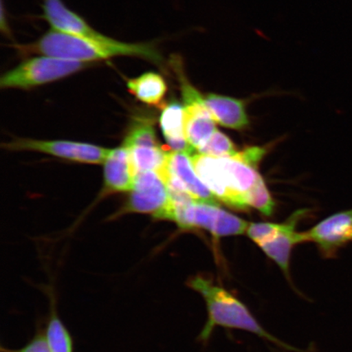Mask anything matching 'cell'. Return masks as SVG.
<instances>
[{
	"mask_svg": "<svg viewBox=\"0 0 352 352\" xmlns=\"http://www.w3.org/2000/svg\"><path fill=\"white\" fill-rule=\"evenodd\" d=\"M186 285L189 289L199 294L206 303L208 319L197 337V340L201 343L206 344L209 342L215 329L224 328L242 330L274 343L280 349L302 352L268 332L248 306L213 277L197 274L189 277Z\"/></svg>",
	"mask_w": 352,
	"mask_h": 352,
	"instance_id": "cell-1",
	"label": "cell"
},
{
	"mask_svg": "<svg viewBox=\"0 0 352 352\" xmlns=\"http://www.w3.org/2000/svg\"><path fill=\"white\" fill-rule=\"evenodd\" d=\"M28 54L57 57L65 60L94 63L116 56L139 57L162 66L164 59L152 43H123L104 36L91 38L76 36L51 30L29 45L19 46Z\"/></svg>",
	"mask_w": 352,
	"mask_h": 352,
	"instance_id": "cell-2",
	"label": "cell"
},
{
	"mask_svg": "<svg viewBox=\"0 0 352 352\" xmlns=\"http://www.w3.org/2000/svg\"><path fill=\"white\" fill-rule=\"evenodd\" d=\"M171 201L173 206L171 221L177 223L182 230L201 228L214 236H227L243 234L249 227L245 220L219 208L218 206L202 204L191 197L171 199Z\"/></svg>",
	"mask_w": 352,
	"mask_h": 352,
	"instance_id": "cell-3",
	"label": "cell"
},
{
	"mask_svg": "<svg viewBox=\"0 0 352 352\" xmlns=\"http://www.w3.org/2000/svg\"><path fill=\"white\" fill-rule=\"evenodd\" d=\"M94 63L42 56L25 60L0 78V87L30 89L72 76Z\"/></svg>",
	"mask_w": 352,
	"mask_h": 352,
	"instance_id": "cell-4",
	"label": "cell"
},
{
	"mask_svg": "<svg viewBox=\"0 0 352 352\" xmlns=\"http://www.w3.org/2000/svg\"><path fill=\"white\" fill-rule=\"evenodd\" d=\"M151 214L157 219H173V206L164 178L153 170L135 176L129 201L120 214Z\"/></svg>",
	"mask_w": 352,
	"mask_h": 352,
	"instance_id": "cell-5",
	"label": "cell"
},
{
	"mask_svg": "<svg viewBox=\"0 0 352 352\" xmlns=\"http://www.w3.org/2000/svg\"><path fill=\"white\" fill-rule=\"evenodd\" d=\"M6 147L10 151L41 152L63 160L89 164H103L110 151V149L96 145L67 140L16 139L7 144Z\"/></svg>",
	"mask_w": 352,
	"mask_h": 352,
	"instance_id": "cell-6",
	"label": "cell"
},
{
	"mask_svg": "<svg viewBox=\"0 0 352 352\" xmlns=\"http://www.w3.org/2000/svg\"><path fill=\"white\" fill-rule=\"evenodd\" d=\"M305 233L306 241L318 245L325 258H334L345 246L352 243V208L328 217Z\"/></svg>",
	"mask_w": 352,
	"mask_h": 352,
	"instance_id": "cell-7",
	"label": "cell"
},
{
	"mask_svg": "<svg viewBox=\"0 0 352 352\" xmlns=\"http://www.w3.org/2000/svg\"><path fill=\"white\" fill-rule=\"evenodd\" d=\"M188 155L183 152L170 153L164 176L166 184L183 188L196 201L219 206L217 197L197 175Z\"/></svg>",
	"mask_w": 352,
	"mask_h": 352,
	"instance_id": "cell-8",
	"label": "cell"
},
{
	"mask_svg": "<svg viewBox=\"0 0 352 352\" xmlns=\"http://www.w3.org/2000/svg\"><path fill=\"white\" fill-rule=\"evenodd\" d=\"M43 19L57 32L91 38L104 36L77 13L69 10L61 0H43Z\"/></svg>",
	"mask_w": 352,
	"mask_h": 352,
	"instance_id": "cell-9",
	"label": "cell"
},
{
	"mask_svg": "<svg viewBox=\"0 0 352 352\" xmlns=\"http://www.w3.org/2000/svg\"><path fill=\"white\" fill-rule=\"evenodd\" d=\"M302 212L303 211H298L294 214L292 219L286 223L284 230L274 239L258 245L267 256L276 263L285 278L292 285L293 280L290 275V257L292 250L294 245L306 241L305 233L296 232V224Z\"/></svg>",
	"mask_w": 352,
	"mask_h": 352,
	"instance_id": "cell-10",
	"label": "cell"
},
{
	"mask_svg": "<svg viewBox=\"0 0 352 352\" xmlns=\"http://www.w3.org/2000/svg\"><path fill=\"white\" fill-rule=\"evenodd\" d=\"M104 164V192H131L134 186L135 173L129 149L124 144L110 149Z\"/></svg>",
	"mask_w": 352,
	"mask_h": 352,
	"instance_id": "cell-11",
	"label": "cell"
},
{
	"mask_svg": "<svg viewBox=\"0 0 352 352\" xmlns=\"http://www.w3.org/2000/svg\"><path fill=\"white\" fill-rule=\"evenodd\" d=\"M204 104L214 120L220 125L236 130L243 129L248 125L243 100L210 94L204 96Z\"/></svg>",
	"mask_w": 352,
	"mask_h": 352,
	"instance_id": "cell-12",
	"label": "cell"
},
{
	"mask_svg": "<svg viewBox=\"0 0 352 352\" xmlns=\"http://www.w3.org/2000/svg\"><path fill=\"white\" fill-rule=\"evenodd\" d=\"M162 133L174 152L190 154L195 151L188 144L184 133V107L177 101L165 105L160 116Z\"/></svg>",
	"mask_w": 352,
	"mask_h": 352,
	"instance_id": "cell-13",
	"label": "cell"
},
{
	"mask_svg": "<svg viewBox=\"0 0 352 352\" xmlns=\"http://www.w3.org/2000/svg\"><path fill=\"white\" fill-rule=\"evenodd\" d=\"M191 161L196 173L214 196L232 206V198L218 157L196 153L191 156Z\"/></svg>",
	"mask_w": 352,
	"mask_h": 352,
	"instance_id": "cell-14",
	"label": "cell"
},
{
	"mask_svg": "<svg viewBox=\"0 0 352 352\" xmlns=\"http://www.w3.org/2000/svg\"><path fill=\"white\" fill-rule=\"evenodd\" d=\"M50 298V314H48L44 333L51 352H74V340L67 328L60 318L56 309L54 289L44 287Z\"/></svg>",
	"mask_w": 352,
	"mask_h": 352,
	"instance_id": "cell-15",
	"label": "cell"
},
{
	"mask_svg": "<svg viewBox=\"0 0 352 352\" xmlns=\"http://www.w3.org/2000/svg\"><path fill=\"white\" fill-rule=\"evenodd\" d=\"M127 90L142 103L158 105L162 103L167 92V85L164 77L155 72H146L126 81Z\"/></svg>",
	"mask_w": 352,
	"mask_h": 352,
	"instance_id": "cell-16",
	"label": "cell"
},
{
	"mask_svg": "<svg viewBox=\"0 0 352 352\" xmlns=\"http://www.w3.org/2000/svg\"><path fill=\"white\" fill-rule=\"evenodd\" d=\"M126 148L138 146H157L156 132L152 123L147 120H136L124 140Z\"/></svg>",
	"mask_w": 352,
	"mask_h": 352,
	"instance_id": "cell-17",
	"label": "cell"
},
{
	"mask_svg": "<svg viewBox=\"0 0 352 352\" xmlns=\"http://www.w3.org/2000/svg\"><path fill=\"white\" fill-rule=\"evenodd\" d=\"M197 152L213 157H234L239 153L232 140L217 129Z\"/></svg>",
	"mask_w": 352,
	"mask_h": 352,
	"instance_id": "cell-18",
	"label": "cell"
},
{
	"mask_svg": "<svg viewBox=\"0 0 352 352\" xmlns=\"http://www.w3.org/2000/svg\"><path fill=\"white\" fill-rule=\"evenodd\" d=\"M245 199L248 206H253L266 217H270L274 213V201L261 175H258L256 182L246 195Z\"/></svg>",
	"mask_w": 352,
	"mask_h": 352,
	"instance_id": "cell-19",
	"label": "cell"
},
{
	"mask_svg": "<svg viewBox=\"0 0 352 352\" xmlns=\"http://www.w3.org/2000/svg\"><path fill=\"white\" fill-rule=\"evenodd\" d=\"M286 223L276 224L271 223H254L249 224L248 234L250 239L258 245L274 239L281 231L284 230Z\"/></svg>",
	"mask_w": 352,
	"mask_h": 352,
	"instance_id": "cell-20",
	"label": "cell"
},
{
	"mask_svg": "<svg viewBox=\"0 0 352 352\" xmlns=\"http://www.w3.org/2000/svg\"><path fill=\"white\" fill-rule=\"evenodd\" d=\"M39 325L34 337L19 349H12L1 346V352H51L44 333V329Z\"/></svg>",
	"mask_w": 352,
	"mask_h": 352,
	"instance_id": "cell-21",
	"label": "cell"
},
{
	"mask_svg": "<svg viewBox=\"0 0 352 352\" xmlns=\"http://www.w3.org/2000/svg\"><path fill=\"white\" fill-rule=\"evenodd\" d=\"M264 154L265 151L261 148L250 147L237 153L234 157L257 169Z\"/></svg>",
	"mask_w": 352,
	"mask_h": 352,
	"instance_id": "cell-22",
	"label": "cell"
}]
</instances>
